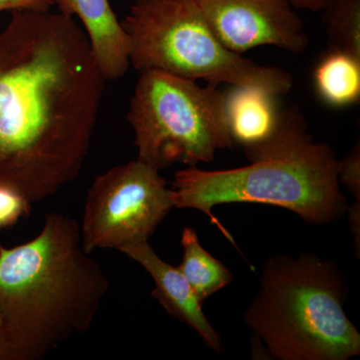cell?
I'll use <instances>...</instances> for the list:
<instances>
[{"label":"cell","mask_w":360,"mask_h":360,"mask_svg":"<svg viewBox=\"0 0 360 360\" xmlns=\"http://www.w3.org/2000/svg\"><path fill=\"white\" fill-rule=\"evenodd\" d=\"M135 70L161 71L217 85H252L276 96L292 89L290 73L229 51L194 0H135L122 21Z\"/></svg>","instance_id":"obj_5"},{"label":"cell","mask_w":360,"mask_h":360,"mask_svg":"<svg viewBox=\"0 0 360 360\" xmlns=\"http://www.w3.org/2000/svg\"><path fill=\"white\" fill-rule=\"evenodd\" d=\"M54 6L56 0H0V13H13L16 11H51Z\"/></svg>","instance_id":"obj_17"},{"label":"cell","mask_w":360,"mask_h":360,"mask_svg":"<svg viewBox=\"0 0 360 360\" xmlns=\"http://www.w3.org/2000/svg\"><path fill=\"white\" fill-rule=\"evenodd\" d=\"M104 82L73 18L13 11L0 32V186L33 203L77 179Z\"/></svg>","instance_id":"obj_1"},{"label":"cell","mask_w":360,"mask_h":360,"mask_svg":"<svg viewBox=\"0 0 360 360\" xmlns=\"http://www.w3.org/2000/svg\"><path fill=\"white\" fill-rule=\"evenodd\" d=\"M181 245L184 257L177 269L203 304L207 298L229 285L233 276L220 260L202 248L193 227H186L182 231Z\"/></svg>","instance_id":"obj_13"},{"label":"cell","mask_w":360,"mask_h":360,"mask_svg":"<svg viewBox=\"0 0 360 360\" xmlns=\"http://www.w3.org/2000/svg\"><path fill=\"white\" fill-rule=\"evenodd\" d=\"M314 84L324 103L333 108L356 103L360 97V58L330 49L314 70Z\"/></svg>","instance_id":"obj_12"},{"label":"cell","mask_w":360,"mask_h":360,"mask_svg":"<svg viewBox=\"0 0 360 360\" xmlns=\"http://www.w3.org/2000/svg\"><path fill=\"white\" fill-rule=\"evenodd\" d=\"M108 290L68 215L47 213L39 236L23 245L0 243V322L15 360L42 359L87 333Z\"/></svg>","instance_id":"obj_2"},{"label":"cell","mask_w":360,"mask_h":360,"mask_svg":"<svg viewBox=\"0 0 360 360\" xmlns=\"http://www.w3.org/2000/svg\"><path fill=\"white\" fill-rule=\"evenodd\" d=\"M276 94L252 85H232L224 94V110L231 141L245 153L271 141L281 122Z\"/></svg>","instance_id":"obj_11"},{"label":"cell","mask_w":360,"mask_h":360,"mask_svg":"<svg viewBox=\"0 0 360 360\" xmlns=\"http://www.w3.org/2000/svg\"><path fill=\"white\" fill-rule=\"evenodd\" d=\"M127 120L134 130L137 160L160 172L176 162L196 167L231 148L224 94L214 85L161 71L141 72Z\"/></svg>","instance_id":"obj_6"},{"label":"cell","mask_w":360,"mask_h":360,"mask_svg":"<svg viewBox=\"0 0 360 360\" xmlns=\"http://www.w3.org/2000/svg\"><path fill=\"white\" fill-rule=\"evenodd\" d=\"M120 251L150 274L155 284L153 296L168 314L193 328L212 349L221 352V338L206 319L202 303L177 267L161 259L148 241L125 246Z\"/></svg>","instance_id":"obj_9"},{"label":"cell","mask_w":360,"mask_h":360,"mask_svg":"<svg viewBox=\"0 0 360 360\" xmlns=\"http://www.w3.org/2000/svg\"><path fill=\"white\" fill-rule=\"evenodd\" d=\"M338 179L348 191L354 194V198L360 201V148L359 143L349 155L340 160L338 167Z\"/></svg>","instance_id":"obj_16"},{"label":"cell","mask_w":360,"mask_h":360,"mask_svg":"<svg viewBox=\"0 0 360 360\" xmlns=\"http://www.w3.org/2000/svg\"><path fill=\"white\" fill-rule=\"evenodd\" d=\"M32 202L13 189L0 186V231L11 229L30 213Z\"/></svg>","instance_id":"obj_15"},{"label":"cell","mask_w":360,"mask_h":360,"mask_svg":"<svg viewBox=\"0 0 360 360\" xmlns=\"http://www.w3.org/2000/svg\"><path fill=\"white\" fill-rule=\"evenodd\" d=\"M333 0H288V4L295 9H302L311 13L323 11Z\"/></svg>","instance_id":"obj_18"},{"label":"cell","mask_w":360,"mask_h":360,"mask_svg":"<svg viewBox=\"0 0 360 360\" xmlns=\"http://www.w3.org/2000/svg\"><path fill=\"white\" fill-rule=\"evenodd\" d=\"M245 155L250 163L243 167L207 172L191 167L177 172L172 189L174 207L205 213L232 243L212 213L217 205L279 206L312 224L338 221L347 212L338 179L340 160L328 144L314 141L298 108L281 111L271 141Z\"/></svg>","instance_id":"obj_3"},{"label":"cell","mask_w":360,"mask_h":360,"mask_svg":"<svg viewBox=\"0 0 360 360\" xmlns=\"http://www.w3.org/2000/svg\"><path fill=\"white\" fill-rule=\"evenodd\" d=\"M348 217H349L350 227L354 232L355 246L357 245V251L359 253V224H360V201L355 202L354 205L348 207Z\"/></svg>","instance_id":"obj_19"},{"label":"cell","mask_w":360,"mask_h":360,"mask_svg":"<svg viewBox=\"0 0 360 360\" xmlns=\"http://www.w3.org/2000/svg\"><path fill=\"white\" fill-rule=\"evenodd\" d=\"M0 360H15L4 326L0 322Z\"/></svg>","instance_id":"obj_20"},{"label":"cell","mask_w":360,"mask_h":360,"mask_svg":"<svg viewBox=\"0 0 360 360\" xmlns=\"http://www.w3.org/2000/svg\"><path fill=\"white\" fill-rule=\"evenodd\" d=\"M323 13L330 49L360 58V0H333Z\"/></svg>","instance_id":"obj_14"},{"label":"cell","mask_w":360,"mask_h":360,"mask_svg":"<svg viewBox=\"0 0 360 360\" xmlns=\"http://www.w3.org/2000/svg\"><path fill=\"white\" fill-rule=\"evenodd\" d=\"M225 47L236 53L264 45L300 53L309 44L288 0H194Z\"/></svg>","instance_id":"obj_8"},{"label":"cell","mask_w":360,"mask_h":360,"mask_svg":"<svg viewBox=\"0 0 360 360\" xmlns=\"http://www.w3.org/2000/svg\"><path fill=\"white\" fill-rule=\"evenodd\" d=\"M174 207L160 172L139 160L97 176L87 191L80 225L82 250H120L148 241Z\"/></svg>","instance_id":"obj_7"},{"label":"cell","mask_w":360,"mask_h":360,"mask_svg":"<svg viewBox=\"0 0 360 360\" xmlns=\"http://www.w3.org/2000/svg\"><path fill=\"white\" fill-rule=\"evenodd\" d=\"M347 295L331 260L277 255L265 262L245 322L274 359H350L360 354V335L345 311Z\"/></svg>","instance_id":"obj_4"},{"label":"cell","mask_w":360,"mask_h":360,"mask_svg":"<svg viewBox=\"0 0 360 360\" xmlns=\"http://www.w3.org/2000/svg\"><path fill=\"white\" fill-rule=\"evenodd\" d=\"M59 13L77 16L105 80L122 77L130 66L131 42L110 0H56Z\"/></svg>","instance_id":"obj_10"}]
</instances>
